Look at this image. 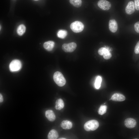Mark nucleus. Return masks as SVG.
<instances>
[{
  "instance_id": "obj_1",
  "label": "nucleus",
  "mask_w": 139,
  "mask_h": 139,
  "mask_svg": "<svg viewBox=\"0 0 139 139\" xmlns=\"http://www.w3.org/2000/svg\"><path fill=\"white\" fill-rule=\"evenodd\" d=\"M53 79L55 82L59 86H62L66 84V80L62 74L60 72L57 71L53 75Z\"/></svg>"
},
{
  "instance_id": "obj_2",
  "label": "nucleus",
  "mask_w": 139,
  "mask_h": 139,
  "mask_svg": "<svg viewBox=\"0 0 139 139\" xmlns=\"http://www.w3.org/2000/svg\"><path fill=\"white\" fill-rule=\"evenodd\" d=\"M99 126V123L97 121L92 120L86 122L84 125V127L85 131H89L95 130Z\"/></svg>"
},
{
  "instance_id": "obj_3",
  "label": "nucleus",
  "mask_w": 139,
  "mask_h": 139,
  "mask_svg": "<svg viewBox=\"0 0 139 139\" xmlns=\"http://www.w3.org/2000/svg\"><path fill=\"white\" fill-rule=\"evenodd\" d=\"M70 27L73 32L77 33L83 31L84 28V25L81 22L76 21L71 23Z\"/></svg>"
},
{
  "instance_id": "obj_4",
  "label": "nucleus",
  "mask_w": 139,
  "mask_h": 139,
  "mask_svg": "<svg viewBox=\"0 0 139 139\" xmlns=\"http://www.w3.org/2000/svg\"><path fill=\"white\" fill-rule=\"evenodd\" d=\"M22 64L21 62L18 59H14L10 63L9 68L10 71L15 72L20 70L21 68Z\"/></svg>"
},
{
  "instance_id": "obj_5",
  "label": "nucleus",
  "mask_w": 139,
  "mask_h": 139,
  "mask_svg": "<svg viewBox=\"0 0 139 139\" xmlns=\"http://www.w3.org/2000/svg\"><path fill=\"white\" fill-rule=\"evenodd\" d=\"M77 47L76 44L74 42L64 44L62 46L63 50L66 52H72L74 51Z\"/></svg>"
},
{
  "instance_id": "obj_6",
  "label": "nucleus",
  "mask_w": 139,
  "mask_h": 139,
  "mask_svg": "<svg viewBox=\"0 0 139 139\" xmlns=\"http://www.w3.org/2000/svg\"><path fill=\"white\" fill-rule=\"evenodd\" d=\"M98 7L104 10H109L111 7V4L109 1L106 0H100L97 3Z\"/></svg>"
},
{
  "instance_id": "obj_7",
  "label": "nucleus",
  "mask_w": 139,
  "mask_h": 139,
  "mask_svg": "<svg viewBox=\"0 0 139 139\" xmlns=\"http://www.w3.org/2000/svg\"><path fill=\"white\" fill-rule=\"evenodd\" d=\"M124 123L125 126L130 128L134 127L136 124V120L132 118H128L126 119L124 121Z\"/></svg>"
},
{
  "instance_id": "obj_8",
  "label": "nucleus",
  "mask_w": 139,
  "mask_h": 139,
  "mask_svg": "<svg viewBox=\"0 0 139 139\" xmlns=\"http://www.w3.org/2000/svg\"><path fill=\"white\" fill-rule=\"evenodd\" d=\"M135 4L132 1L129 2L125 8V12L128 14H131L135 11Z\"/></svg>"
},
{
  "instance_id": "obj_9",
  "label": "nucleus",
  "mask_w": 139,
  "mask_h": 139,
  "mask_svg": "<svg viewBox=\"0 0 139 139\" xmlns=\"http://www.w3.org/2000/svg\"><path fill=\"white\" fill-rule=\"evenodd\" d=\"M110 30L112 32H115L118 29V25L116 21L114 19L110 20L109 23Z\"/></svg>"
},
{
  "instance_id": "obj_10",
  "label": "nucleus",
  "mask_w": 139,
  "mask_h": 139,
  "mask_svg": "<svg viewBox=\"0 0 139 139\" xmlns=\"http://www.w3.org/2000/svg\"><path fill=\"white\" fill-rule=\"evenodd\" d=\"M112 100L116 101H121L125 100V97L123 95L119 93H115L111 98Z\"/></svg>"
},
{
  "instance_id": "obj_11",
  "label": "nucleus",
  "mask_w": 139,
  "mask_h": 139,
  "mask_svg": "<svg viewBox=\"0 0 139 139\" xmlns=\"http://www.w3.org/2000/svg\"><path fill=\"white\" fill-rule=\"evenodd\" d=\"M45 115L47 118L50 121H53L55 119V115L52 110H48L46 111L45 112Z\"/></svg>"
},
{
  "instance_id": "obj_12",
  "label": "nucleus",
  "mask_w": 139,
  "mask_h": 139,
  "mask_svg": "<svg viewBox=\"0 0 139 139\" xmlns=\"http://www.w3.org/2000/svg\"><path fill=\"white\" fill-rule=\"evenodd\" d=\"M60 126L63 129H69L72 127V123L70 121L68 120L63 121L61 123Z\"/></svg>"
},
{
  "instance_id": "obj_13",
  "label": "nucleus",
  "mask_w": 139,
  "mask_h": 139,
  "mask_svg": "<svg viewBox=\"0 0 139 139\" xmlns=\"http://www.w3.org/2000/svg\"><path fill=\"white\" fill-rule=\"evenodd\" d=\"M54 42L52 41H49L45 42L43 44L44 48L48 51H51L54 47Z\"/></svg>"
},
{
  "instance_id": "obj_14",
  "label": "nucleus",
  "mask_w": 139,
  "mask_h": 139,
  "mask_svg": "<svg viewBox=\"0 0 139 139\" xmlns=\"http://www.w3.org/2000/svg\"><path fill=\"white\" fill-rule=\"evenodd\" d=\"M64 106V103L63 100L61 99H58L56 101L55 108L58 110L62 109Z\"/></svg>"
},
{
  "instance_id": "obj_15",
  "label": "nucleus",
  "mask_w": 139,
  "mask_h": 139,
  "mask_svg": "<svg viewBox=\"0 0 139 139\" xmlns=\"http://www.w3.org/2000/svg\"><path fill=\"white\" fill-rule=\"evenodd\" d=\"M58 137V134L57 132L55 130L53 129L49 132L48 138L49 139H56Z\"/></svg>"
},
{
  "instance_id": "obj_16",
  "label": "nucleus",
  "mask_w": 139,
  "mask_h": 139,
  "mask_svg": "<svg viewBox=\"0 0 139 139\" xmlns=\"http://www.w3.org/2000/svg\"><path fill=\"white\" fill-rule=\"evenodd\" d=\"M26 30V27L25 26L21 24L18 27L17 32L18 35L20 36L23 35L25 33Z\"/></svg>"
},
{
  "instance_id": "obj_17",
  "label": "nucleus",
  "mask_w": 139,
  "mask_h": 139,
  "mask_svg": "<svg viewBox=\"0 0 139 139\" xmlns=\"http://www.w3.org/2000/svg\"><path fill=\"white\" fill-rule=\"evenodd\" d=\"M70 2L73 6L76 7H80L82 4L81 0H70Z\"/></svg>"
},
{
  "instance_id": "obj_18",
  "label": "nucleus",
  "mask_w": 139,
  "mask_h": 139,
  "mask_svg": "<svg viewBox=\"0 0 139 139\" xmlns=\"http://www.w3.org/2000/svg\"><path fill=\"white\" fill-rule=\"evenodd\" d=\"M67 32L65 30H60L58 31L57 33V37L62 39L64 38L67 36Z\"/></svg>"
},
{
  "instance_id": "obj_19",
  "label": "nucleus",
  "mask_w": 139,
  "mask_h": 139,
  "mask_svg": "<svg viewBox=\"0 0 139 139\" xmlns=\"http://www.w3.org/2000/svg\"><path fill=\"white\" fill-rule=\"evenodd\" d=\"M107 107L105 105H102L99 108L98 112L99 114L102 115L105 113L107 111Z\"/></svg>"
},
{
  "instance_id": "obj_20",
  "label": "nucleus",
  "mask_w": 139,
  "mask_h": 139,
  "mask_svg": "<svg viewBox=\"0 0 139 139\" xmlns=\"http://www.w3.org/2000/svg\"><path fill=\"white\" fill-rule=\"evenodd\" d=\"M102 81L101 77L99 76H98L96 78L94 85L95 88L98 89L101 86V84Z\"/></svg>"
},
{
  "instance_id": "obj_21",
  "label": "nucleus",
  "mask_w": 139,
  "mask_h": 139,
  "mask_svg": "<svg viewBox=\"0 0 139 139\" xmlns=\"http://www.w3.org/2000/svg\"><path fill=\"white\" fill-rule=\"evenodd\" d=\"M109 50L106 48L102 47L99 49L98 52L99 55L103 56L104 54Z\"/></svg>"
},
{
  "instance_id": "obj_22",
  "label": "nucleus",
  "mask_w": 139,
  "mask_h": 139,
  "mask_svg": "<svg viewBox=\"0 0 139 139\" xmlns=\"http://www.w3.org/2000/svg\"><path fill=\"white\" fill-rule=\"evenodd\" d=\"M104 58L106 59H108L110 58L111 56V54L110 53L109 50L105 53L103 55Z\"/></svg>"
},
{
  "instance_id": "obj_23",
  "label": "nucleus",
  "mask_w": 139,
  "mask_h": 139,
  "mask_svg": "<svg viewBox=\"0 0 139 139\" xmlns=\"http://www.w3.org/2000/svg\"><path fill=\"white\" fill-rule=\"evenodd\" d=\"M134 28L136 31L139 33V22H137L135 24Z\"/></svg>"
},
{
  "instance_id": "obj_24",
  "label": "nucleus",
  "mask_w": 139,
  "mask_h": 139,
  "mask_svg": "<svg viewBox=\"0 0 139 139\" xmlns=\"http://www.w3.org/2000/svg\"><path fill=\"white\" fill-rule=\"evenodd\" d=\"M134 51L136 54L139 53V41L138 42L135 46Z\"/></svg>"
},
{
  "instance_id": "obj_25",
  "label": "nucleus",
  "mask_w": 139,
  "mask_h": 139,
  "mask_svg": "<svg viewBox=\"0 0 139 139\" xmlns=\"http://www.w3.org/2000/svg\"><path fill=\"white\" fill-rule=\"evenodd\" d=\"M136 10H139V0H134Z\"/></svg>"
},
{
  "instance_id": "obj_26",
  "label": "nucleus",
  "mask_w": 139,
  "mask_h": 139,
  "mask_svg": "<svg viewBox=\"0 0 139 139\" xmlns=\"http://www.w3.org/2000/svg\"><path fill=\"white\" fill-rule=\"evenodd\" d=\"M3 100V96L1 93L0 94V102H2Z\"/></svg>"
},
{
  "instance_id": "obj_27",
  "label": "nucleus",
  "mask_w": 139,
  "mask_h": 139,
  "mask_svg": "<svg viewBox=\"0 0 139 139\" xmlns=\"http://www.w3.org/2000/svg\"><path fill=\"white\" fill-rule=\"evenodd\" d=\"M66 138H59V139H66Z\"/></svg>"
},
{
  "instance_id": "obj_28",
  "label": "nucleus",
  "mask_w": 139,
  "mask_h": 139,
  "mask_svg": "<svg viewBox=\"0 0 139 139\" xmlns=\"http://www.w3.org/2000/svg\"><path fill=\"white\" fill-rule=\"evenodd\" d=\"M34 1H38V0H33Z\"/></svg>"
},
{
  "instance_id": "obj_29",
  "label": "nucleus",
  "mask_w": 139,
  "mask_h": 139,
  "mask_svg": "<svg viewBox=\"0 0 139 139\" xmlns=\"http://www.w3.org/2000/svg\"><path fill=\"white\" fill-rule=\"evenodd\" d=\"M1 25H0V30L1 29Z\"/></svg>"
}]
</instances>
